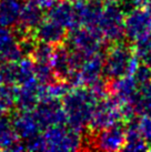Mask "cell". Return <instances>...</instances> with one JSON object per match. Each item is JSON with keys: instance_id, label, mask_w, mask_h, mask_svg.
<instances>
[{"instance_id": "cell-20", "label": "cell", "mask_w": 151, "mask_h": 152, "mask_svg": "<svg viewBox=\"0 0 151 152\" xmlns=\"http://www.w3.org/2000/svg\"><path fill=\"white\" fill-rule=\"evenodd\" d=\"M0 82L6 86H17L18 61H2L0 66Z\"/></svg>"}, {"instance_id": "cell-6", "label": "cell", "mask_w": 151, "mask_h": 152, "mask_svg": "<svg viewBox=\"0 0 151 152\" xmlns=\"http://www.w3.org/2000/svg\"><path fill=\"white\" fill-rule=\"evenodd\" d=\"M151 36V2L133 9L125 17V38L130 42Z\"/></svg>"}, {"instance_id": "cell-27", "label": "cell", "mask_w": 151, "mask_h": 152, "mask_svg": "<svg viewBox=\"0 0 151 152\" xmlns=\"http://www.w3.org/2000/svg\"><path fill=\"white\" fill-rule=\"evenodd\" d=\"M132 76L134 77L138 86L146 83V82H149V81H151V68H149L148 66L143 64L142 66L139 64Z\"/></svg>"}, {"instance_id": "cell-18", "label": "cell", "mask_w": 151, "mask_h": 152, "mask_svg": "<svg viewBox=\"0 0 151 152\" xmlns=\"http://www.w3.org/2000/svg\"><path fill=\"white\" fill-rule=\"evenodd\" d=\"M43 19H45L43 9L37 4L27 1L22 6L18 25H20L22 28H25L30 32H34Z\"/></svg>"}, {"instance_id": "cell-12", "label": "cell", "mask_w": 151, "mask_h": 152, "mask_svg": "<svg viewBox=\"0 0 151 152\" xmlns=\"http://www.w3.org/2000/svg\"><path fill=\"white\" fill-rule=\"evenodd\" d=\"M68 31L66 28L60 26L51 19H43L42 22L38 26L34 31L36 39L39 41L50 43L52 46H57L63 43L67 38Z\"/></svg>"}, {"instance_id": "cell-17", "label": "cell", "mask_w": 151, "mask_h": 152, "mask_svg": "<svg viewBox=\"0 0 151 152\" xmlns=\"http://www.w3.org/2000/svg\"><path fill=\"white\" fill-rule=\"evenodd\" d=\"M22 0H0V26L12 28L19 22Z\"/></svg>"}, {"instance_id": "cell-13", "label": "cell", "mask_w": 151, "mask_h": 152, "mask_svg": "<svg viewBox=\"0 0 151 152\" xmlns=\"http://www.w3.org/2000/svg\"><path fill=\"white\" fill-rule=\"evenodd\" d=\"M11 124L18 138L22 141L34 138L42 130L32 114V111H19L11 121Z\"/></svg>"}, {"instance_id": "cell-14", "label": "cell", "mask_w": 151, "mask_h": 152, "mask_svg": "<svg viewBox=\"0 0 151 152\" xmlns=\"http://www.w3.org/2000/svg\"><path fill=\"white\" fill-rule=\"evenodd\" d=\"M48 18L62 26L67 30L79 26L76 17L73 2L70 0H58L52 7L49 8Z\"/></svg>"}, {"instance_id": "cell-9", "label": "cell", "mask_w": 151, "mask_h": 152, "mask_svg": "<svg viewBox=\"0 0 151 152\" xmlns=\"http://www.w3.org/2000/svg\"><path fill=\"white\" fill-rule=\"evenodd\" d=\"M126 142V127L117 122L110 127L98 131L93 143L97 149L103 151L122 150Z\"/></svg>"}, {"instance_id": "cell-28", "label": "cell", "mask_w": 151, "mask_h": 152, "mask_svg": "<svg viewBox=\"0 0 151 152\" xmlns=\"http://www.w3.org/2000/svg\"><path fill=\"white\" fill-rule=\"evenodd\" d=\"M28 2H31V4H34L41 7L42 9H49L50 7H52L54 4L58 1V0H27Z\"/></svg>"}, {"instance_id": "cell-26", "label": "cell", "mask_w": 151, "mask_h": 152, "mask_svg": "<svg viewBox=\"0 0 151 152\" xmlns=\"http://www.w3.org/2000/svg\"><path fill=\"white\" fill-rule=\"evenodd\" d=\"M26 145V150L30 151H45L47 150V143L43 134H38L29 140L23 141Z\"/></svg>"}, {"instance_id": "cell-29", "label": "cell", "mask_w": 151, "mask_h": 152, "mask_svg": "<svg viewBox=\"0 0 151 152\" xmlns=\"http://www.w3.org/2000/svg\"><path fill=\"white\" fill-rule=\"evenodd\" d=\"M120 0H107V2H119Z\"/></svg>"}, {"instance_id": "cell-23", "label": "cell", "mask_w": 151, "mask_h": 152, "mask_svg": "<svg viewBox=\"0 0 151 152\" xmlns=\"http://www.w3.org/2000/svg\"><path fill=\"white\" fill-rule=\"evenodd\" d=\"M13 107V86L0 85V114H6Z\"/></svg>"}, {"instance_id": "cell-4", "label": "cell", "mask_w": 151, "mask_h": 152, "mask_svg": "<svg viewBox=\"0 0 151 152\" xmlns=\"http://www.w3.org/2000/svg\"><path fill=\"white\" fill-rule=\"evenodd\" d=\"M125 17L126 15L118 2L103 4L98 29L105 40L109 42L122 41L125 37Z\"/></svg>"}, {"instance_id": "cell-10", "label": "cell", "mask_w": 151, "mask_h": 152, "mask_svg": "<svg viewBox=\"0 0 151 152\" xmlns=\"http://www.w3.org/2000/svg\"><path fill=\"white\" fill-rule=\"evenodd\" d=\"M76 17L79 26L98 27L103 4L97 0H78L73 2Z\"/></svg>"}, {"instance_id": "cell-2", "label": "cell", "mask_w": 151, "mask_h": 152, "mask_svg": "<svg viewBox=\"0 0 151 152\" xmlns=\"http://www.w3.org/2000/svg\"><path fill=\"white\" fill-rule=\"evenodd\" d=\"M139 66V59L136 56L133 47L122 41L113 42L103 60V75L108 79L133 75Z\"/></svg>"}, {"instance_id": "cell-21", "label": "cell", "mask_w": 151, "mask_h": 152, "mask_svg": "<svg viewBox=\"0 0 151 152\" xmlns=\"http://www.w3.org/2000/svg\"><path fill=\"white\" fill-rule=\"evenodd\" d=\"M34 77L41 85H49L57 81L50 62H34Z\"/></svg>"}, {"instance_id": "cell-3", "label": "cell", "mask_w": 151, "mask_h": 152, "mask_svg": "<svg viewBox=\"0 0 151 152\" xmlns=\"http://www.w3.org/2000/svg\"><path fill=\"white\" fill-rule=\"evenodd\" d=\"M105 39L98 27L78 26L70 29L67 34L65 42L72 51H78L88 57L90 55L101 52Z\"/></svg>"}, {"instance_id": "cell-1", "label": "cell", "mask_w": 151, "mask_h": 152, "mask_svg": "<svg viewBox=\"0 0 151 152\" xmlns=\"http://www.w3.org/2000/svg\"><path fill=\"white\" fill-rule=\"evenodd\" d=\"M98 101V98L89 87L79 86L70 89L67 94L61 98L69 127L79 132L84 131L90 123Z\"/></svg>"}, {"instance_id": "cell-7", "label": "cell", "mask_w": 151, "mask_h": 152, "mask_svg": "<svg viewBox=\"0 0 151 152\" xmlns=\"http://www.w3.org/2000/svg\"><path fill=\"white\" fill-rule=\"evenodd\" d=\"M119 106L120 102L112 94H109L108 97L99 100L89 123V127L91 128V130L93 132H98L114 123L122 122Z\"/></svg>"}, {"instance_id": "cell-5", "label": "cell", "mask_w": 151, "mask_h": 152, "mask_svg": "<svg viewBox=\"0 0 151 152\" xmlns=\"http://www.w3.org/2000/svg\"><path fill=\"white\" fill-rule=\"evenodd\" d=\"M43 137L48 151H77L81 149L82 139L79 131L66 124L45 129Z\"/></svg>"}, {"instance_id": "cell-19", "label": "cell", "mask_w": 151, "mask_h": 152, "mask_svg": "<svg viewBox=\"0 0 151 152\" xmlns=\"http://www.w3.org/2000/svg\"><path fill=\"white\" fill-rule=\"evenodd\" d=\"M19 138L12 129L11 120L4 115L0 114V150L9 151L15 142H17Z\"/></svg>"}, {"instance_id": "cell-16", "label": "cell", "mask_w": 151, "mask_h": 152, "mask_svg": "<svg viewBox=\"0 0 151 152\" xmlns=\"http://www.w3.org/2000/svg\"><path fill=\"white\" fill-rule=\"evenodd\" d=\"M137 89L138 83L132 75L111 79L109 82L110 94H112L120 103L130 102L134 93L137 92Z\"/></svg>"}, {"instance_id": "cell-8", "label": "cell", "mask_w": 151, "mask_h": 152, "mask_svg": "<svg viewBox=\"0 0 151 152\" xmlns=\"http://www.w3.org/2000/svg\"><path fill=\"white\" fill-rule=\"evenodd\" d=\"M32 114L41 129L52 126H60L67 123V114L65 112L61 99H45L38 102Z\"/></svg>"}, {"instance_id": "cell-11", "label": "cell", "mask_w": 151, "mask_h": 152, "mask_svg": "<svg viewBox=\"0 0 151 152\" xmlns=\"http://www.w3.org/2000/svg\"><path fill=\"white\" fill-rule=\"evenodd\" d=\"M38 80L20 86H13V106L19 111H32L39 102Z\"/></svg>"}, {"instance_id": "cell-24", "label": "cell", "mask_w": 151, "mask_h": 152, "mask_svg": "<svg viewBox=\"0 0 151 152\" xmlns=\"http://www.w3.org/2000/svg\"><path fill=\"white\" fill-rule=\"evenodd\" d=\"M37 42L38 41L34 34H29L28 36H26L25 38L20 39L18 41V46H19L22 58H30L31 57L34 48L37 46Z\"/></svg>"}, {"instance_id": "cell-32", "label": "cell", "mask_w": 151, "mask_h": 152, "mask_svg": "<svg viewBox=\"0 0 151 152\" xmlns=\"http://www.w3.org/2000/svg\"><path fill=\"white\" fill-rule=\"evenodd\" d=\"M1 64H2V61H1V60H0V66H1Z\"/></svg>"}, {"instance_id": "cell-31", "label": "cell", "mask_w": 151, "mask_h": 152, "mask_svg": "<svg viewBox=\"0 0 151 152\" xmlns=\"http://www.w3.org/2000/svg\"><path fill=\"white\" fill-rule=\"evenodd\" d=\"M147 2H151V0H147ZM147 2H146V4H147Z\"/></svg>"}, {"instance_id": "cell-25", "label": "cell", "mask_w": 151, "mask_h": 152, "mask_svg": "<svg viewBox=\"0 0 151 152\" xmlns=\"http://www.w3.org/2000/svg\"><path fill=\"white\" fill-rule=\"evenodd\" d=\"M137 126L140 135L146 140V142L151 148V115H140V118L137 119Z\"/></svg>"}, {"instance_id": "cell-22", "label": "cell", "mask_w": 151, "mask_h": 152, "mask_svg": "<svg viewBox=\"0 0 151 152\" xmlns=\"http://www.w3.org/2000/svg\"><path fill=\"white\" fill-rule=\"evenodd\" d=\"M54 50H55V46L43 41H39L37 42V46L30 58L34 62H50L51 57L54 55Z\"/></svg>"}, {"instance_id": "cell-33", "label": "cell", "mask_w": 151, "mask_h": 152, "mask_svg": "<svg viewBox=\"0 0 151 152\" xmlns=\"http://www.w3.org/2000/svg\"><path fill=\"white\" fill-rule=\"evenodd\" d=\"M97 1H102V0H97Z\"/></svg>"}, {"instance_id": "cell-15", "label": "cell", "mask_w": 151, "mask_h": 152, "mask_svg": "<svg viewBox=\"0 0 151 152\" xmlns=\"http://www.w3.org/2000/svg\"><path fill=\"white\" fill-rule=\"evenodd\" d=\"M103 60L105 57L101 52L86 57L79 69V76L82 86H91L103 75Z\"/></svg>"}, {"instance_id": "cell-30", "label": "cell", "mask_w": 151, "mask_h": 152, "mask_svg": "<svg viewBox=\"0 0 151 152\" xmlns=\"http://www.w3.org/2000/svg\"><path fill=\"white\" fill-rule=\"evenodd\" d=\"M70 1H72V2H75V1H78V0H70Z\"/></svg>"}]
</instances>
